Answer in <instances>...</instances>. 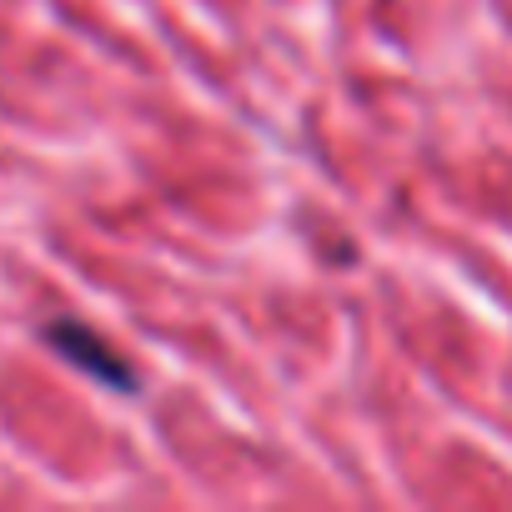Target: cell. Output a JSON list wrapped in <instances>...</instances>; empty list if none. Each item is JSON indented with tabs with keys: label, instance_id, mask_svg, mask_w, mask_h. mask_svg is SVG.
Masks as SVG:
<instances>
[{
	"label": "cell",
	"instance_id": "obj_1",
	"mask_svg": "<svg viewBox=\"0 0 512 512\" xmlns=\"http://www.w3.org/2000/svg\"><path fill=\"white\" fill-rule=\"evenodd\" d=\"M46 337H51V347H56L66 362H76V367L91 372L96 382H106V387H116V392H136V372L126 367V357H121L106 337H96L91 327H81V322H51Z\"/></svg>",
	"mask_w": 512,
	"mask_h": 512
}]
</instances>
